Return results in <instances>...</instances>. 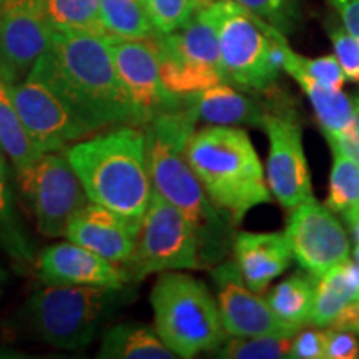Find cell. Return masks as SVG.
Here are the masks:
<instances>
[{"label":"cell","mask_w":359,"mask_h":359,"mask_svg":"<svg viewBox=\"0 0 359 359\" xmlns=\"http://www.w3.org/2000/svg\"><path fill=\"white\" fill-rule=\"evenodd\" d=\"M359 358V341L356 333L344 330L326 331L325 359H356Z\"/></svg>","instance_id":"obj_36"},{"label":"cell","mask_w":359,"mask_h":359,"mask_svg":"<svg viewBox=\"0 0 359 359\" xmlns=\"http://www.w3.org/2000/svg\"><path fill=\"white\" fill-rule=\"evenodd\" d=\"M263 128L269 140L266 183L271 195L286 210L314 198L303 148V130L296 116L285 110H266Z\"/></svg>","instance_id":"obj_12"},{"label":"cell","mask_w":359,"mask_h":359,"mask_svg":"<svg viewBox=\"0 0 359 359\" xmlns=\"http://www.w3.org/2000/svg\"><path fill=\"white\" fill-rule=\"evenodd\" d=\"M334 55L343 67L344 75L351 82L359 83V45L356 39L344 29L343 24H333L327 29Z\"/></svg>","instance_id":"obj_33"},{"label":"cell","mask_w":359,"mask_h":359,"mask_svg":"<svg viewBox=\"0 0 359 359\" xmlns=\"http://www.w3.org/2000/svg\"><path fill=\"white\" fill-rule=\"evenodd\" d=\"M53 29L39 0H7L0 12V79L13 87L52 47Z\"/></svg>","instance_id":"obj_15"},{"label":"cell","mask_w":359,"mask_h":359,"mask_svg":"<svg viewBox=\"0 0 359 359\" xmlns=\"http://www.w3.org/2000/svg\"><path fill=\"white\" fill-rule=\"evenodd\" d=\"M326 2L334 8L341 24L359 45V0H326Z\"/></svg>","instance_id":"obj_38"},{"label":"cell","mask_w":359,"mask_h":359,"mask_svg":"<svg viewBox=\"0 0 359 359\" xmlns=\"http://www.w3.org/2000/svg\"><path fill=\"white\" fill-rule=\"evenodd\" d=\"M325 344L326 331L314 330H299L298 334L293 336L291 344V356L294 359H325Z\"/></svg>","instance_id":"obj_35"},{"label":"cell","mask_w":359,"mask_h":359,"mask_svg":"<svg viewBox=\"0 0 359 359\" xmlns=\"http://www.w3.org/2000/svg\"><path fill=\"white\" fill-rule=\"evenodd\" d=\"M293 336H230L218 348V358L228 359H283L291 356Z\"/></svg>","instance_id":"obj_29"},{"label":"cell","mask_w":359,"mask_h":359,"mask_svg":"<svg viewBox=\"0 0 359 359\" xmlns=\"http://www.w3.org/2000/svg\"><path fill=\"white\" fill-rule=\"evenodd\" d=\"M103 35L125 40H148L156 34L142 0H100Z\"/></svg>","instance_id":"obj_26"},{"label":"cell","mask_w":359,"mask_h":359,"mask_svg":"<svg viewBox=\"0 0 359 359\" xmlns=\"http://www.w3.org/2000/svg\"><path fill=\"white\" fill-rule=\"evenodd\" d=\"M142 224L130 222L105 206L88 201L72 217L67 240L77 243L116 264H127L137 248Z\"/></svg>","instance_id":"obj_18"},{"label":"cell","mask_w":359,"mask_h":359,"mask_svg":"<svg viewBox=\"0 0 359 359\" xmlns=\"http://www.w3.org/2000/svg\"><path fill=\"white\" fill-rule=\"evenodd\" d=\"M37 275L47 286H109L122 290L130 280L125 268L72 241L43 250L37 262Z\"/></svg>","instance_id":"obj_17"},{"label":"cell","mask_w":359,"mask_h":359,"mask_svg":"<svg viewBox=\"0 0 359 359\" xmlns=\"http://www.w3.org/2000/svg\"><path fill=\"white\" fill-rule=\"evenodd\" d=\"M35 67L93 132L118 125L142 127L116 74L109 35L53 30L50 50Z\"/></svg>","instance_id":"obj_1"},{"label":"cell","mask_w":359,"mask_h":359,"mask_svg":"<svg viewBox=\"0 0 359 359\" xmlns=\"http://www.w3.org/2000/svg\"><path fill=\"white\" fill-rule=\"evenodd\" d=\"M235 2L285 35L293 32L299 20L298 0H235Z\"/></svg>","instance_id":"obj_30"},{"label":"cell","mask_w":359,"mask_h":359,"mask_svg":"<svg viewBox=\"0 0 359 359\" xmlns=\"http://www.w3.org/2000/svg\"><path fill=\"white\" fill-rule=\"evenodd\" d=\"M2 283H4V275L2 271H0V291H2Z\"/></svg>","instance_id":"obj_43"},{"label":"cell","mask_w":359,"mask_h":359,"mask_svg":"<svg viewBox=\"0 0 359 359\" xmlns=\"http://www.w3.org/2000/svg\"><path fill=\"white\" fill-rule=\"evenodd\" d=\"M353 259L359 264V245H354V250H353Z\"/></svg>","instance_id":"obj_41"},{"label":"cell","mask_w":359,"mask_h":359,"mask_svg":"<svg viewBox=\"0 0 359 359\" xmlns=\"http://www.w3.org/2000/svg\"><path fill=\"white\" fill-rule=\"evenodd\" d=\"M344 222L348 223L349 233H351L354 245H359V212L349 213L346 217H343Z\"/></svg>","instance_id":"obj_39"},{"label":"cell","mask_w":359,"mask_h":359,"mask_svg":"<svg viewBox=\"0 0 359 359\" xmlns=\"http://www.w3.org/2000/svg\"><path fill=\"white\" fill-rule=\"evenodd\" d=\"M224 82L248 93L276 88L286 35L235 0H215Z\"/></svg>","instance_id":"obj_6"},{"label":"cell","mask_w":359,"mask_h":359,"mask_svg":"<svg viewBox=\"0 0 359 359\" xmlns=\"http://www.w3.org/2000/svg\"><path fill=\"white\" fill-rule=\"evenodd\" d=\"M233 251L243 281L257 294H263L293 259L285 233H240L235 238Z\"/></svg>","instance_id":"obj_19"},{"label":"cell","mask_w":359,"mask_h":359,"mask_svg":"<svg viewBox=\"0 0 359 359\" xmlns=\"http://www.w3.org/2000/svg\"><path fill=\"white\" fill-rule=\"evenodd\" d=\"M353 98V115L338 138L330 142L331 150H338L359 165V93Z\"/></svg>","instance_id":"obj_37"},{"label":"cell","mask_w":359,"mask_h":359,"mask_svg":"<svg viewBox=\"0 0 359 359\" xmlns=\"http://www.w3.org/2000/svg\"><path fill=\"white\" fill-rule=\"evenodd\" d=\"M6 4H7V0H0V12H2V8L6 7Z\"/></svg>","instance_id":"obj_42"},{"label":"cell","mask_w":359,"mask_h":359,"mask_svg":"<svg viewBox=\"0 0 359 359\" xmlns=\"http://www.w3.org/2000/svg\"><path fill=\"white\" fill-rule=\"evenodd\" d=\"M358 299L359 264L348 258L318 278L309 325L330 326L343 309Z\"/></svg>","instance_id":"obj_22"},{"label":"cell","mask_w":359,"mask_h":359,"mask_svg":"<svg viewBox=\"0 0 359 359\" xmlns=\"http://www.w3.org/2000/svg\"><path fill=\"white\" fill-rule=\"evenodd\" d=\"M158 55L161 79L180 97L224 82L217 13L212 4L190 17L172 34L148 39Z\"/></svg>","instance_id":"obj_8"},{"label":"cell","mask_w":359,"mask_h":359,"mask_svg":"<svg viewBox=\"0 0 359 359\" xmlns=\"http://www.w3.org/2000/svg\"><path fill=\"white\" fill-rule=\"evenodd\" d=\"M333 154L330 193L325 205L333 213L346 217L359 212V165L338 150H333Z\"/></svg>","instance_id":"obj_28"},{"label":"cell","mask_w":359,"mask_h":359,"mask_svg":"<svg viewBox=\"0 0 359 359\" xmlns=\"http://www.w3.org/2000/svg\"><path fill=\"white\" fill-rule=\"evenodd\" d=\"M283 72L293 77L311 102L314 114L320 122L327 142H333L349 123L353 115V98L343 90L327 88L306 74L298 60V53L283 42Z\"/></svg>","instance_id":"obj_20"},{"label":"cell","mask_w":359,"mask_h":359,"mask_svg":"<svg viewBox=\"0 0 359 359\" xmlns=\"http://www.w3.org/2000/svg\"><path fill=\"white\" fill-rule=\"evenodd\" d=\"M218 290V309L228 336H294L298 330L283 323L262 294L253 293L243 281L235 262H226L213 271Z\"/></svg>","instance_id":"obj_16"},{"label":"cell","mask_w":359,"mask_h":359,"mask_svg":"<svg viewBox=\"0 0 359 359\" xmlns=\"http://www.w3.org/2000/svg\"><path fill=\"white\" fill-rule=\"evenodd\" d=\"M114 64L142 127L161 114L182 110L187 97L170 92L163 83L158 55L150 40L110 37Z\"/></svg>","instance_id":"obj_13"},{"label":"cell","mask_w":359,"mask_h":359,"mask_svg":"<svg viewBox=\"0 0 359 359\" xmlns=\"http://www.w3.org/2000/svg\"><path fill=\"white\" fill-rule=\"evenodd\" d=\"M145 7L155 32L160 35L182 29L195 13L193 0H145Z\"/></svg>","instance_id":"obj_31"},{"label":"cell","mask_w":359,"mask_h":359,"mask_svg":"<svg viewBox=\"0 0 359 359\" xmlns=\"http://www.w3.org/2000/svg\"><path fill=\"white\" fill-rule=\"evenodd\" d=\"M97 358L105 359H173L177 358L151 327L125 323L110 327L102 338Z\"/></svg>","instance_id":"obj_23"},{"label":"cell","mask_w":359,"mask_h":359,"mask_svg":"<svg viewBox=\"0 0 359 359\" xmlns=\"http://www.w3.org/2000/svg\"><path fill=\"white\" fill-rule=\"evenodd\" d=\"M53 30H83L103 35L100 0H39Z\"/></svg>","instance_id":"obj_27"},{"label":"cell","mask_w":359,"mask_h":359,"mask_svg":"<svg viewBox=\"0 0 359 359\" xmlns=\"http://www.w3.org/2000/svg\"><path fill=\"white\" fill-rule=\"evenodd\" d=\"M187 158L215 208L241 223L255 206L271 201L257 150L246 130L208 125L188 140Z\"/></svg>","instance_id":"obj_3"},{"label":"cell","mask_w":359,"mask_h":359,"mask_svg":"<svg viewBox=\"0 0 359 359\" xmlns=\"http://www.w3.org/2000/svg\"><path fill=\"white\" fill-rule=\"evenodd\" d=\"M187 98L198 122L218 127H263L266 110L262 103L250 97L248 92H238L230 83L213 85Z\"/></svg>","instance_id":"obj_21"},{"label":"cell","mask_w":359,"mask_h":359,"mask_svg":"<svg viewBox=\"0 0 359 359\" xmlns=\"http://www.w3.org/2000/svg\"><path fill=\"white\" fill-rule=\"evenodd\" d=\"M155 331L177 358L217 351L226 339L217 299L205 283L187 273L165 271L150 294Z\"/></svg>","instance_id":"obj_5"},{"label":"cell","mask_w":359,"mask_h":359,"mask_svg":"<svg viewBox=\"0 0 359 359\" xmlns=\"http://www.w3.org/2000/svg\"><path fill=\"white\" fill-rule=\"evenodd\" d=\"M17 173L39 231L50 238L65 236L72 217L90 201L67 156L43 154Z\"/></svg>","instance_id":"obj_11"},{"label":"cell","mask_w":359,"mask_h":359,"mask_svg":"<svg viewBox=\"0 0 359 359\" xmlns=\"http://www.w3.org/2000/svg\"><path fill=\"white\" fill-rule=\"evenodd\" d=\"M285 235L293 258L304 271L320 278L349 258V238L336 215L316 198L291 210Z\"/></svg>","instance_id":"obj_14"},{"label":"cell","mask_w":359,"mask_h":359,"mask_svg":"<svg viewBox=\"0 0 359 359\" xmlns=\"http://www.w3.org/2000/svg\"><path fill=\"white\" fill-rule=\"evenodd\" d=\"M0 150L11 158L17 172L32 165L42 151L27 132L19 111L13 105L7 85L0 79Z\"/></svg>","instance_id":"obj_25"},{"label":"cell","mask_w":359,"mask_h":359,"mask_svg":"<svg viewBox=\"0 0 359 359\" xmlns=\"http://www.w3.org/2000/svg\"><path fill=\"white\" fill-rule=\"evenodd\" d=\"M0 238L7 241L11 253H27V246L17 230L15 215L12 210L11 188H8L7 163L0 150Z\"/></svg>","instance_id":"obj_32"},{"label":"cell","mask_w":359,"mask_h":359,"mask_svg":"<svg viewBox=\"0 0 359 359\" xmlns=\"http://www.w3.org/2000/svg\"><path fill=\"white\" fill-rule=\"evenodd\" d=\"M65 156L92 203L142 224L154 193L145 130L118 125L74 143Z\"/></svg>","instance_id":"obj_2"},{"label":"cell","mask_w":359,"mask_h":359,"mask_svg":"<svg viewBox=\"0 0 359 359\" xmlns=\"http://www.w3.org/2000/svg\"><path fill=\"white\" fill-rule=\"evenodd\" d=\"M316 283L318 278L308 271L296 273L281 281L268 294L266 302L283 323L299 331L304 325H309Z\"/></svg>","instance_id":"obj_24"},{"label":"cell","mask_w":359,"mask_h":359,"mask_svg":"<svg viewBox=\"0 0 359 359\" xmlns=\"http://www.w3.org/2000/svg\"><path fill=\"white\" fill-rule=\"evenodd\" d=\"M215 2V0H193V6H195V12L200 11V8H203L206 6H210V4Z\"/></svg>","instance_id":"obj_40"},{"label":"cell","mask_w":359,"mask_h":359,"mask_svg":"<svg viewBox=\"0 0 359 359\" xmlns=\"http://www.w3.org/2000/svg\"><path fill=\"white\" fill-rule=\"evenodd\" d=\"M116 293L118 290L109 286H47L29 299V325L43 343L79 351L95 338Z\"/></svg>","instance_id":"obj_7"},{"label":"cell","mask_w":359,"mask_h":359,"mask_svg":"<svg viewBox=\"0 0 359 359\" xmlns=\"http://www.w3.org/2000/svg\"><path fill=\"white\" fill-rule=\"evenodd\" d=\"M298 60L308 75H311L314 80L325 85L327 88L343 90V85L346 82V75L336 55H325L318 58H306L298 53Z\"/></svg>","instance_id":"obj_34"},{"label":"cell","mask_w":359,"mask_h":359,"mask_svg":"<svg viewBox=\"0 0 359 359\" xmlns=\"http://www.w3.org/2000/svg\"><path fill=\"white\" fill-rule=\"evenodd\" d=\"M200 268H203V257L198 231L177 206L154 190L143 215L137 248L125 268L130 280H142L151 273Z\"/></svg>","instance_id":"obj_9"},{"label":"cell","mask_w":359,"mask_h":359,"mask_svg":"<svg viewBox=\"0 0 359 359\" xmlns=\"http://www.w3.org/2000/svg\"><path fill=\"white\" fill-rule=\"evenodd\" d=\"M142 2H143V4H145V0H142Z\"/></svg>","instance_id":"obj_44"},{"label":"cell","mask_w":359,"mask_h":359,"mask_svg":"<svg viewBox=\"0 0 359 359\" xmlns=\"http://www.w3.org/2000/svg\"><path fill=\"white\" fill-rule=\"evenodd\" d=\"M358 304H359V299H358Z\"/></svg>","instance_id":"obj_45"},{"label":"cell","mask_w":359,"mask_h":359,"mask_svg":"<svg viewBox=\"0 0 359 359\" xmlns=\"http://www.w3.org/2000/svg\"><path fill=\"white\" fill-rule=\"evenodd\" d=\"M196 123L198 118L187 98L185 109L155 116L143 130L154 190L185 215L203 245L205 240H217L222 219L187 158V145Z\"/></svg>","instance_id":"obj_4"},{"label":"cell","mask_w":359,"mask_h":359,"mask_svg":"<svg viewBox=\"0 0 359 359\" xmlns=\"http://www.w3.org/2000/svg\"><path fill=\"white\" fill-rule=\"evenodd\" d=\"M27 132L42 154L62 151L95 133L37 67L8 88Z\"/></svg>","instance_id":"obj_10"}]
</instances>
